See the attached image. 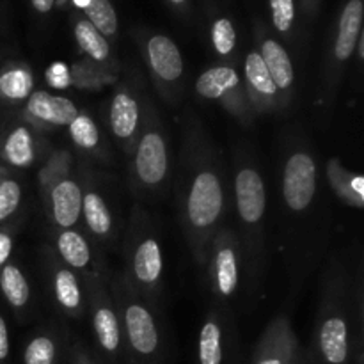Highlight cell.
I'll return each instance as SVG.
<instances>
[{
    "label": "cell",
    "mask_w": 364,
    "mask_h": 364,
    "mask_svg": "<svg viewBox=\"0 0 364 364\" xmlns=\"http://www.w3.org/2000/svg\"><path fill=\"white\" fill-rule=\"evenodd\" d=\"M270 11H272L274 27L279 32L290 31L295 20L294 0H270Z\"/></svg>",
    "instance_id": "d6a6232c"
},
{
    "label": "cell",
    "mask_w": 364,
    "mask_h": 364,
    "mask_svg": "<svg viewBox=\"0 0 364 364\" xmlns=\"http://www.w3.org/2000/svg\"><path fill=\"white\" fill-rule=\"evenodd\" d=\"M2 156L9 166L27 167L34 159V142L27 127L13 128L2 142Z\"/></svg>",
    "instance_id": "9a60e30c"
},
{
    "label": "cell",
    "mask_w": 364,
    "mask_h": 364,
    "mask_svg": "<svg viewBox=\"0 0 364 364\" xmlns=\"http://www.w3.org/2000/svg\"><path fill=\"white\" fill-rule=\"evenodd\" d=\"M171 4H174V6H181V4H185L187 0H169Z\"/></svg>",
    "instance_id": "f35d334b"
},
{
    "label": "cell",
    "mask_w": 364,
    "mask_h": 364,
    "mask_svg": "<svg viewBox=\"0 0 364 364\" xmlns=\"http://www.w3.org/2000/svg\"><path fill=\"white\" fill-rule=\"evenodd\" d=\"M363 11V0H348L343 13H341L336 45H334V57L340 63L348 60L354 53L358 39L361 36Z\"/></svg>",
    "instance_id": "30bf717a"
},
{
    "label": "cell",
    "mask_w": 364,
    "mask_h": 364,
    "mask_svg": "<svg viewBox=\"0 0 364 364\" xmlns=\"http://www.w3.org/2000/svg\"><path fill=\"white\" fill-rule=\"evenodd\" d=\"M169 159L166 141L159 132H148L141 137L135 155V171L139 180L148 187H155L166 178Z\"/></svg>",
    "instance_id": "277c9868"
},
{
    "label": "cell",
    "mask_w": 364,
    "mask_h": 364,
    "mask_svg": "<svg viewBox=\"0 0 364 364\" xmlns=\"http://www.w3.org/2000/svg\"><path fill=\"white\" fill-rule=\"evenodd\" d=\"M148 60L153 73L162 82H176L183 75V57L171 38L151 36L148 41Z\"/></svg>",
    "instance_id": "52a82bcc"
},
{
    "label": "cell",
    "mask_w": 364,
    "mask_h": 364,
    "mask_svg": "<svg viewBox=\"0 0 364 364\" xmlns=\"http://www.w3.org/2000/svg\"><path fill=\"white\" fill-rule=\"evenodd\" d=\"M110 128L121 141H127L139 128V105L128 91H117L110 103Z\"/></svg>",
    "instance_id": "8fae6325"
},
{
    "label": "cell",
    "mask_w": 364,
    "mask_h": 364,
    "mask_svg": "<svg viewBox=\"0 0 364 364\" xmlns=\"http://www.w3.org/2000/svg\"><path fill=\"white\" fill-rule=\"evenodd\" d=\"M87 16V21L103 36L117 32V14L109 0H75Z\"/></svg>",
    "instance_id": "603a6c76"
},
{
    "label": "cell",
    "mask_w": 364,
    "mask_h": 364,
    "mask_svg": "<svg viewBox=\"0 0 364 364\" xmlns=\"http://www.w3.org/2000/svg\"><path fill=\"white\" fill-rule=\"evenodd\" d=\"M316 192V164L309 153H294L283 171V198L291 212H304Z\"/></svg>",
    "instance_id": "7a4b0ae2"
},
{
    "label": "cell",
    "mask_w": 364,
    "mask_h": 364,
    "mask_svg": "<svg viewBox=\"0 0 364 364\" xmlns=\"http://www.w3.org/2000/svg\"><path fill=\"white\" fill-rule=\"evenodd\" d=\"M259 55H262L263 63H265L277 91H287V89H290L294 85V64H291L290 55L283 48V45H279L274 39H265L262 43V52H259Z\"/></svg>",
    "instance_id": "7c38bea8"
},
{
    "label": "cell",
    "mask_w": 364,
    "mask_h": 364,
    "mask_svg": "<svg viewBox=\"0 0 364 364\" xmlns=\"http://www.w3.org/2000/svg\"><path fill=\"white\" fill-rule=\"evenodd\" d=\"M92 329H95L96 340L100 347L107 354H116L121 345V331L117 316L110 306H100L96 308L95 316H92Z\"/></svg>",
    "instance_id": "ac0fdd59"
},
{
    "label": "cell",
    "mask_w": 364,
    "mask_h": 364,
    "mask_svg": "<svg viewBox=\"0 0 364 364\" xmlns=\"http://www.w3.org/2000/svg\"><path fill=\"white\" fill-rule=\"evenodd\" d=\"M73 364H95V363H91V361H89V359H85V358H80V355H78V358H75Z\"/></svg>",
    "instance_id": "74e56055"
},
{
    "label": "cell",
    "mask_w": 364,
    "mask_h": 364,
    "mask_svg": "<svg viewBox=\"0 0 364 364\" xmlns=\"http://www.w3.org/2000/svg\"><path fill=\"white\" fill-rule=\"evenodd\" d=\"M52 198L53 220L63 230H71L82 213V194L80 187L71 180H63L50 192Z\"/></svg>",
    "instance_id": "ba28073f"
},
{
    "label": "cell",
    "mask_w": 364,
    "mask_h": 364,
    "mask_svg": "<svg viewBox=\"0 0 364 364\" xmlns=\"http://www.w3.org/2000/svg\"><path fill=\"white\" fill-rule=\"evenodd\" d=\"M53 294L57 302L63 306L66 311H77L82 304V291L78 287V281L71 270L60 269L53 277Z\"/></svg>",
    "instance_id": "484cf974"
},
{
    "label": "cell",
    "mask_w": 364,
    "mask_h": 364,
    "mask_svg": "<svg viewBox=\"0 0 364 364\" xmlns=\"http://www.w3.org/2000/svg\"><path fill=\"white\" fill-rule=\"evenodd\" d=\"M240 84L238 73L230 66H215L199 75L196 91L206 100H220L228 92L235 91Z\"/></svg>",
    "instance_id": "5bb4252c"
},
{
    "label": "cell",
    "mask_w": 364,
    "mask_h": 364,
    "mask_svg": "<svg viewBox=\"0 0 364 364\" xmlns=\"http://www.w3.org/2000/svg\"><path fill=\"white\" fill-rule=\"evenodd\" d=\"M21 201V188L14 180H0V224L9 219Z\"/></svg>",
    "instance_id": "1f68e13d"
},
{
    "label": "cell",
    "mask_w": 364,
    "mask_h": 364,
    "mask_svg": "<svg viewBox=\"0 0 364 364\" xmlns=\"http://www.w3.org/2000/svg\"><path fill=\"white\" fill-rule=\"evenodd\" d=\"M57 348L52 338L36 336L28 341L23 352V364H53Z\"/></svg>",
    "instance_id": "f1b7e54d"
},
{
    "label": "cell",
    "mask_w": 364,
    "mask_h": 364,
    "mask_svg": "<svg viewBox=\"0 0 364 364\" xmlns=\"http://www.w3.org/2000/svg\"><path fill=\"white\" fill-rule=\"evenodd\" d=\"M284 364H299V363H297V361H295V359H294V354H291V355H290V358H288V359H287V363H284Z\"/></svg>",
    "instance_id": "ab89813d"
},
{
    "label": "cell",
    "mask_w": 364,
    "mask_h": 364,
    "mask_svg": "<svg viewBox=\"0 0 364 364\" xmlns=\"http://www.w3.org/2000/svg\"><path fill=\"white\" fill-rule=\"evenodd\" d=\"M223 187L220 180L212 171H203L192 180L187 199L188 223L196 230H208L223 212Z\"/></svg>",
    "instance_id": "6da1fadb"
},
{
    "label": "cell",
    "mask_w": 364,
    "mask_h": 364,
    "mask_svg": "<svg viewBox=\"0 0 364 364\" xmlns=\"http://www.w3.org/2000/svg\"><path fill=\"white\" fill-rule=\"evenodd\" d=\"M212 43L219 55H230L237 45V32L228 18H219L212 25Z\"/></svg>",
    "instance_id": "f546056e"
},
{
    "label": "cell",
    "mask_w": 364,
    "mask_h": 364,
    "mask_svg": "<svg viewBox=\"0 0 364 364\" xmlns=\"http://www.w3.org/2000/svg\"><path fill=\"white\" fill-rule=\"evenodd\" d=\"M162 249L155 238H146L137 245L134 255V274L142 284L153 287L162 276Z\"/></svg>",
    "instance_id": "4fadbf2b"
},
{
    "label": "cell",
    "mask_w": 364,
    "mask_h": 364,
    "mask_svg": "<svg viewBox=\"0 0 364 364\" xmlns=\"http://www.w3.org/2000/svg\"><path fill=\"white\" fill-rule=\"evenodd\" d=\"M238 215L245 224H258L265 215L267 192L262 174L252 167L238 171L235 178Z\"/></svg>",
    "instance_id": "3957f363"
},
{
    "label": "cell",
    "mask_w": 364,
    "mask_h": 364,
    "mask_svg": "<svg viewBox=\"0 0 364 364\" xmlns=\"http://www.w3.org/2000/svg\"><path fill=\"white\" fill-rule=\"evenodd\" d=\"M318 348L326 364H347L348 327L340 316L323 320L318 331Z\"/></svg>",
    "instance_id": "9c48e42d"
},
{
    "label": "cell",
    "mask_w": 364,
    "mask_h": 364,
    "mask_svg": "<svg viewBox=\"0 0 364 364\" xmlns=\"http://www.w3.org/2000/svg\"><path fill=\"white\" fill-rule=\"evenodd\" d=\"M245 78L247 85L258 98L272 100L276 98L277 87L263 63L259 52H249L245 57Z\"/></svg>",
    "instance_id": "d6986e66"
},
{
    "label": "cell",
    "mask_w": 364,
    "mask_h": 364,
    "mask_svg": "<svg viewBox=\"0 0 364 364\" xmlns=\"http://www.w3.org/2000/svg\"><path fill=\"white\" fill-rule=\"evenodd\" d=\"M291 354H294V348L284 338H272V340L265 341L252 364H284Z\"/></svg>",
    "instance_id": "4dcf8cb0"
},
{
    "label": "cell",
    "mask_w": 364,
    "mask_h": 364,
    "mask_svg": "<svg viewBox=\"0 0 364 364\" xmlns=\"http://www.w3.org/2000/svg\"><path fill=\"white\" fill-rule=\"evenodd\" d=\"M75 38H77V43L82 48V52L87 53L91 59L98 60V63L109 59L110 46L107 43L105 36L100 34L87 20H78L75 23Z\"/></svg>",
    "instance_id": "d4e9b609"
},
{
    "label": "cell",
    "mask_w": 364,
    "mask_h": 364,
    "mask_svg": "<svg viewBox=\"0 0 364 364\" xmlns=\"http://www.w3.org/2000/svg\"><path fill=\"white\" fill-rule=\"evenodd\" d=\"M31 2H32V7L41 14L50 13L53 7V0H31Z\"/></svg>",
    "instance_id": "8d00e7d4"
},
{
    "label": "cell",
    "mask_w": 364,
    "mask_h": 364,
    "mask_svg": "<svg viewBox=\"0 0 364 364\" xmlns=\"http://www.w3.org/2000/svg\"><path fill=\"white\" fill-rule=\"evenodd\" d=\"M57 249L66 265L73 269H85L91 263V249L78 231L63 230L57 238Z\"/></svg>",
    "instance_id": "ffe728a7"
},
{
    "label": "cell",
    "mask_w": 364,
    "mask_h": 364,
    "mask_svg": "<svg viewBox=\"0 0 364 364\" xmlns=\"http://www.w3.org/2000/svg\"><path fill=\"white\" fill-rule=\"evenodd\" d=\"M0 291L7 304L14 309L25 308L31 299V288L23 272L13 263H6L0 269Z\"/></svg>",
    "instance_id": "e0dca14e"
},
{
    "label": "cell",
    "mask_w": 364,
    "mask_h": 364,
    "mask_svg": "<svg viewBox=\"0 0 364 364\" xmlns=\"http://www.w3.org/2000/svg\"><path fill=\"white\" fill-rule=\"evenodd\" d=\"M32 92V75L23 66H9L0 71V98L20 102Z\"/></svg>",
    "instance_id": "44dd1931"
},
{
    "label": "cell",
    "mask_w": 364,
    "mask_h": 364,
    "mask_svg": "<svg viewBox=\"0 0 364 364\" xmlns=\"http://www.w3.org/2000/svg\"><path fill=\"white\" fill-rule=\"evenodd\" d=\"M124 329L132 350L141 358H153L159 350L160 336L151 313L141 304H130L124 311Z\"/></svg>",
    "instance_id": "5b68a950"
},
{
    "label": "cell",
    "mask_w": 364,
    "mask_h": 364,
    "mask_svg": "<svg viewBox=\"0 0 364 364\" xmlns=\"http://www.w3.org/2000/svg\"><path fill=\"white\" fill-rule=\"evenodd\" d=\"M327 176H329L331 185H333V191L343 199L347 205L355 206V208H363L364 201L359 199L358 196L352 192L350 180L352 174L348 171H345V167L341 166L338 159H331L329 164H327Z\"/></svg>",
    "instance_id": "4316f807"
},
{
    "label": "cell",
    "mask_w": 364,
    "mask_h": 364,
    "mask_svg": "<svg viewBox=\"0 0 364 364\" xmlns=\"http://www.w3.org/2000/svg\"><path fill=\"white\" fill-rule=\"evenodd\" d=\"M215 284L223 297H231L238 288V259L231 245L220 244L215 255Z\"/></svg>",
    "instance_id": "2e32d148"
},
{
    "label": "cell",
    "mask_w": 364,
    "mask_h": 364,
    "mask_svg": "<svg viewBox=\"0 0 364 364\" xmlns=\"http://www.w3.org/2000/svg\"><path fill=\"white\" fill-rule=\"evenodd\" d=\"M27 112L45 124L68 127L77 117L78 109L71 100L46 91H34L27 98Z\"/></svg>",
    "instance_id": "8992f818"
},
{
    "label": "cell",
    "mask_w": 364,
    "mask_h": 364,
    "mask_svg": "<svg viewBox=\"0 0 364 364\" xmlns=\"http://www.w3.org/2000/svg\"><path fill=\"white\" fill-rule=\"evenodd\" d=\"M199 364H223L224 345L223 331L215 320H206L199 333Z\"/></svg>",
    "instance_id": "cb8c5ba5"
},
{
    "label": "cell",
    "mask_w": 364,
    "mask_h": 364,
    "mask_svg": "<svg viewBox=\"0 0 364 364\" xmlns=\"http://www.w3.org/2000/svg\"><path fill=\"white\" fill-rule=\"evenodd\" d=\"M82 213L87 223V228L98 237H105L112 230V215L98 192H87L82 198Z\"/></svg>",
    "instance_id": "7402d4cb"
},
{
    "label": "cell",
    "mask_w": 364,
    "mask_h": 364,
    "mask_svg": "<svg viewBox=\"0 0 364 364\" xmlns=\"http://www.w3.org/2000/svg\"><path fill=\"white\" fill-rule=\"evenodd\" d=\"M46 82H48L50 85H53V87H59V89L68 87L71 82V77L66 64L53 63L52 66L46 70Z\"/></svg>",
    "instance_id": "836d02e7"
},
{
    "label": "cell",
    "mask_w": 364,
    "mask_h": 364,
    "mask_svg": "<svg viewBox=\"0 0 364 364\" xmlns=\"http://www.w3.org/2000/svg\"><path fill=\"white\" fill-rule=\"evenodd\" d=\"M70 135L75 144L82 149H95L100 142V132L95 121L87 114H77L73 121L68 124Z\"/></svg>",
    "instance_id": "83f0119b"
},
{
    "label": "cell",
    "mask_w": 364,
    "mask_h": 364,
    "mask_svg": "<svg viewBox=\"0 0 364 364\" xmlns=\"http://www.w3.org/2000/svg\"><path fill=\"white\" fill-rule=\"evenodd\" d=\"M11 252H13V237L7 231L0 230V269L7 263Z\"/></svg>",
    "instance_id": "d590c367"
},
{
    "label": "cell",
    "mask_w": 364,
    "mask_h": 364,
    "mask_svg": "<svg viewBox=\"0 0 364 364\" xmlns=\"http://www.w3.org/2000/svg\"><path fill=\"white\" fill-rule=\"evenodd\" d=\"M9 359V331L6 318L0 315V364H6Z\"/></svg>",
    "instance_id": "e575fe53"
}]
</instances>
